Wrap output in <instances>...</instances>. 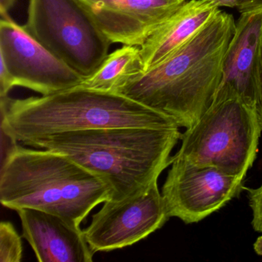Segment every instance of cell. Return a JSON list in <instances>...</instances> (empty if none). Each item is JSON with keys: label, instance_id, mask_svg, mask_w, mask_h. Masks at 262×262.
<instances>
[{"label": "cell", "instance_id": "9a60e30c", "mask_svg": "<svg viewBox=\"0 0 262 262\" xmlns=\"http://www.w3.org/2000/svg\"><path fill=\"white\" fill-rule=\"evenodd\" d=\"M23 258L20 236L11 222L0 223V261L19 262Z\"/></svg>", "mask_w": 262, "mask_h": 262}, {"label": "cell", "instance_id": "30bf717a", "mask_svg": "<svg viewBox=\"0 0 262 262\" xmlns=\"http://www.w3.org/2000/svg\"><path fill=\"white\" fill-rule=\"evenodd\" d=\"M112 43L143 45L185 0H76Z\"/></svg>", "mask_w": 262, "mask_h": 262}, {"label": "cell", "instance_id": "5b68a950", "mask_svg": "<svg viewBox=\"0 0 262 262\" xmlns=\"http://www.w3.org/2000/svg\"><path fill=\"white\" fill-rule=\"evenodd\" d=\"M262 130L256 110L239 99L214 102L181 135L174 157L245 179L256 159Z\"/></svg>", "mask_w": 262, "mask_h": 262}, {"label": "cell", "instance_id": "d6986e66", "mask_svg": "<svg viewBox=\"0 0 262 262\" xmlns=\"http://www.w3.org/2000/svg\"><path fill=\"white\" fill-rule=\"evenodd\" d=\"M16 0H0V13L1 16L8 15V12L14 7Z\"/></svg>", "mask_w": 262, "mask_h": 262}, {"label": "cell", "instance_id": "9c48e42d", "mask_svg": "<svg viewBox=\"0 0 262 262\" xmlns=\"http://www.w3.org/2000/svg\"><path fill=\"white\" fill-rule=\"evenodd\" d=\"M169 219L156 182L137 195L104 202L83 231L95 254L107 252L131 246L146 238Z\"/></svg>", "mask_w": 262, "mask_h": 262}, {"label": "cell", "instance_id": "5bb4252c", "mask_svg": "<svg viewBox=\"0 0 262 262\" xmlns=\"http://www.w3.org/2000/svg\"><path fill=\"white\" fill-rule=\"evenodd\" d=\"M145 71L140 47L123 45L108 54L99 68L78 86L119 93L135 76Z\"/></svg>", "mask_w": 262, "mask_h": 262}, {"label": "cell", "instance_id": "52a82bcc", "mask_svg": "<svg viewBox=\"0 0 262 262\" xmlns=\"http://www.w3.org/2000/svg\"><path fill=\"white\" fill-rule=\"evenodd\" d=\"M171 167L162 194L170 217L196 223L221 209L237 197L244 179L211 166H199L171 156Z\"/></svg>", "mask_w": 262, "mask_h": 262}, {"label": "cell", "instance_id": "7a4b0ae2", "mask_svg": "<svg viewBox=\"0 0 262 262\" xmlns=\"http://www.w3.org/2000/svg\"><path fill=\"white\" fill-rule=\"evenodd\" d=\"M181 135L179 126L112 127L50 135L24 145L68 156L111 187L110 200L121 201L158 182Z\"/></svg>", "mask_w": 262, "mask_h": 262}, {"label": "cell", "instance_id": "2e32d148", "mask_svg": "<svg viewBox=\"0 0 262 262\" xmlns=\"http://www.w3.org/2000/svg\"><path fill=\"white\" fill-rule=\"evenodd\" d=\"M248 192L249 205L252 210V225L254 231L262 234V183L258 188H245Z\"/></svg>", "mask_w": 262, "mask_h": 262}, {"label": "cell", "instance_id": "8992f818", "mask_svg": "<svg viewBox=\"0 0 262 262\" xmlns=\"http://www.w3.org/2000/svg\"><path fill=\"white\" fill-rule=\"evenodd\" d=\"M24 27L84 78L99 68L112 44L76 0H29Z\"/></svg>", "mask_w": 262, "mask_h": 262}, {"label": "cell", "instance_id": "4fadbf2b", "mask_svg": "<svg viewBox=\"0 0 262 262\" xmlns=\"http://www.w3.org/2000/svg\"><path fill=\"white\" fill-rule=\"evenodd\" d=\"M217 10L211 0L185 2L141 46L145 71L183 45Z\"/></svg>", "mask_w": 262, "mask_h": 262}, {"label": "cell", "instance_id": "44dd1931", "mask_svg": "<svg viewBox=\"0 0 262 262\" xmlns=\"http://www.w3.org/2000/svg\"><path fill=\"white\" fill-rule=\"evenodd\" d=\"M254 251L257 254L262 256V235L256 240L254 244Z\"/></svg>", "mask_w": 262, "mask_h": 262}, {"label": "cell", "instance_id": "e0dca14e", "mask_svg": "<svg viewBox=\"0 0 262 262\" xmlns=\"http://www.w3.org/2000/svg\"><path fill=\"white\" fill-rule=\"evenodd\" d=\"M256 85H257V100H256L255 110L262 130V36L260 46H259L258 55H257Z\"/></svg>", "mask_w": 262, "mask_h": 262}, {"label": "cell", "instance_id": "6da1fadb", "mask_svg": "<svg viewBox=\"0 0 262 262\" xmlns=\"http://www.w3.org/2000/svg\"><path fill=\"white\" fill-rule=\"evenodd\" d=\"M235 30L232 15L217 10L183 45L135 76L118 94L190 128L212 104Z\"/></svg>", "mask_w": 262, "mask_h": 262}, {"label": "cell", "instance_id": "ffe728a7", "mask_svg": "<svg viewBox=\"0 0 262 262\" xmlns=\"http://www.w3.org/2000/svg\"><path fill=\"white\" fill-rule=\"evenodd\" d=\"M211 1L217 8L222 7L236 8L239 2V0H211Z\"/></svg>", "mask_w": 262, "mask_h": 262}, {"label": "cell", "instance_id": "277c9868", "mask_svg": "<svg viewBox=\"0 0 262 262\" xmlns=\"http://www.w3.org/2000/svg\"><path fill=\"white\" fill-rule=\"evenodd\" d=\"M112 193L103 179L57 151L18 144L1 163L0 201L15 211L40 210L80 226Z\"/></svg>", "mask_w": 262, "mask_h": 262}, {"label": "cell", "instance_id": "ba28073f", "mask_svg": "<svg viewBox=\"0 0 262 262\" xmlns=\"http://www.w3.org/2000/svg\"><path fill=\"white\" fill-rule=\"evenodd\" d=\"M0 61L11 76L13 87L42 96L70 90L85 78L56 57L9 15L0 21Z\"/></svg>", "mask_w": 262, "mask_h": 262}, {"label": "cell", "instance_id": "7c38bea8", "mask_svg": "<svg viewBox=\"0 0 262 262\" xmlns=\"http://www.w3.org/2000/svg\"><path fill=\"white\" fill-rule=\"evenodd\" d=\"M23 237L40 262H92L95 253L79 225L33 208L17 210Z\"/></svg>", "mask_w": 262, "mask_h": 262}, {"label": "cell", "instance_id": "8fae6325", "mask_svg": "<svg viewBox=\"0 0 262 262\" xmlns=\"http://www.w3.org/2000/svg\"><path fill=\"white\" fill-rule=\"evenodd\" d=\"M262 36V10L241 14L225 53L222 76L214 102L239 99L255 108L256 69Z\"/></svg>", "mask_w": 262, "mask_h": 262}, {"label": "cell", "instance_id": "ac0fdd59", "mask_svg": "<svg viewBox=\"0 0 262 262\" xmlns=\"http://www.w3.org/2000/svg\"><path fill=\"white\" fill-rule=\"evenodd\" d=\"M236 9L241 13L262 10V0H239Z\"/></svg>", "mask_w": 262, "mask_h": 262}, {"label": "cell", "instance_id": "3957f363", "mask_svg": "<svg viewBox=\"0 0 262 262\" xmlns=\"http://www.w3.org/2000/svg\"><path fill=\"white\" fill-rule=\"evenodd\" d=\"M0 99L1 131L22 145L50 135L93 128L179 126L123 95L79 86L47 96Z\"/></svg>", "mask_w": 262, "mask_h": 262}]
</instances>
